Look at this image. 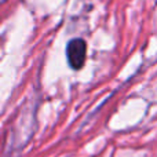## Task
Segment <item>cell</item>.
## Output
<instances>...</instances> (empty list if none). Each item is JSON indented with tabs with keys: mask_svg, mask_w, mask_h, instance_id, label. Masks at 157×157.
<instances>
[{
	"mask_svg": "<svg viewBox=\"0 0 157 157\" xmlns=\"http://www.w3.org/2000/svg\"><path fill=\"white\" fill-rule=\"evenodd\" d=\"M87 54V44L83 39H72L68 43L66 55H68V62L72 69H81L86 62Z\"/></svg>",
	"mask_w": 157,
	"mask_h": 157,
	"instance_id": "cell-1",
	"label": "cell"
},
{
	"mask_svg": "<svg viewBox=\"0 0 157 157\" xmlns=\"http://www.w3.org/2000/svg\"><path fill=\"white\" fill-rule=\"evenodd\" d=\"M2 2H6V0H2Z\"/></svg>",
	"mask_w": 157,
	"mask_h": 157,
	"instance_id": "cell-2",
	"label": "cell"
}]
</instances>
